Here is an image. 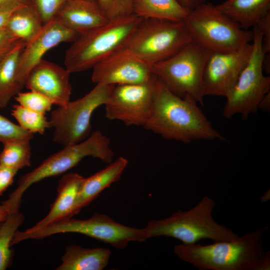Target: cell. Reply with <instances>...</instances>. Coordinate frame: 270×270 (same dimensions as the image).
I'll list each match as a JSON object with an SVG mask.
<instances>
[{
    "mask_svg": "<svg viewBox=\"0 0 270 270\" xmlns=\"http://www.w3.org/2000/svg\"><path fill=\"white\" fill-rule=\"evenodd\" d=\"M144 127L166 139L184 143L224 140L194 100L175 94L158 78L151 112Z\"/></svg>",
    "mask_w": 270,
    "mask_h": 270,
    "instance_id": "obj_1",
    "label": "cell"
},
{
    "mask_svg": "<svg viewBox=\"0 0 270 270\" xmlns=\"http://www.w3.org/2000/svg\"><path fill=\"white\" fill-rule=\"evenodd\" d=\"M262 228L230 241L210 244H181L174 253L200 270H266L270 268V252L263 250Z\"/></svg>",
    "mask_w": 270,
    "mask_h": 270,
    "instance_id": "obj_2",
    "label": "cell"
},
{
    "mask_svg": "<svg viewBox=\"0 0 270 270\" xmlns=\"http://www.w3.org/2000/svg\"><path fill=\"white\" fill-rule=\"evenodd\" d=\"M142 19L132 14L79 34L66 52L65 68L70 74L92 68L124 48Z\"/></svg>",
    "mask_w": 270,
    "mask_h": 270,
    "instance_id": "obj_3",
    "label": "cell"
},
{
    "mask_svg": "<svg viewBox=\"0 0 270 270\" xmlns=\"http://www.w3.org/2000/svg\"><path fill=\"white\" fill-rule=\"evenodd\" d=\"M215 206L213 200L206 196L188 210H178L166 218L150 220L144 228L148 238L172 237L184 244H194L202 239L214 242L236 239L238 236L232 230L217 223L212 218Z\"/></svg>",
    "mask_w": 270,
    "mask_h": 270,
    "instance_id": "obj_4",
    "label": "cell"
},
{
    "mask_svg": "<svg viewBox=\"0 0 270 270\" xmlns=\"http://www.w3.org/2000/svg\"><path fill=\"white\" fill-rule=\"evenodd\" d=\"M80 234L123 249L131 242L148 239L144 228L128 226L116 222L107 215L94 213L86 220L64 218L44 226L24 231L17 230L12 240L16 244L28 239H40L60 233Z\"/></svg>",
    "mask_w": 270,
    "mask_h": 270,
    "instance_id": "obj_5",
    "label": "cell"
},
{
    "mask_svg": "<svg viewBox=\"0 0 270 270\" xmlns=\"http://www.w3.org/2000/svg\"><path fill=\"white\" fill-rule=\"evenodd\" d=\"M183 22L192 40L212 52L234 51L253 40L252 30L243 28L210 3L189 11Z\"/></svg>",
    "mask_w": 270,
    "mask_h": 270,
    "instance_id": "obj_6",
    "label": "cell"
},
{
    "mask_svg": "<svg viewBox=\"0 0 270 270\" xmlns=\"http://www.w3.org/2000/svg\"><path fill=\"white\" fill-rule=\"evenodd\" d=\"M212 52L192 40L170 58L152 65L156 78L172 92L204 105L202 76Z\"/></svg>",
    "mask_w": 270,
    "mask_h": 270,
    "instance_id": "obj_7",
    "label": "cell"
},
{
    "mask_svg": "<svg viewBox=\"0 0 270 270\" xmlns=\"http://www.w3.org/2000/svg\"><path fill=\"white\" fill-rule=\"evenodd\" d=\"M114 156L109 138L100 130H96L80 142L64 146L32 171L22 176L18 182V187L8 198L14 202H21L24 192L32 184L66 172L84 158L92 156L110 164Z\"/></svg>",
    "mask_w": 270,
    "mask_h": 270,
    "instance_id": "obj_8",
    "label": "cell"
},
{
    "mask_svg": "<svg viewBox=\"0 0 270 270\" xmlns=\"http://www.w3.org/2000/svg\"><path fill=\"white\" fill-rule=\"evenodd\" d=\"M192 40L183 21L142 19L125 48L152 65L174 55Z\"/></svg>",
    "mask_w": 270,
    "mask_h": 270,
    "instance_id": "obj_9",
    "label": "cell"
},
{
    "mask_svg": "<svg viewBox=\"0 0 270 270\" xmlns=\"http://www.w3.org/2000/svg\"><path fill=\"white\" fill-rule=\"evenodd\" d=\"M252 29V50L250 60L234 86L226 96L223 116L230 118L240 114L246 118L256 112L264 96L270 92V77L263 74L266 54L262 48V34L256 25Z\"/></svg>",
    "mask_w": 270,
    "mask_h": 270,
    "instance_id": "obj_10",
    "label": "cell"
},
{
    "mask_svg": "<svg viewBox=\"0 0 270 270\" xmlns=\"http://www.w3.org/2000/svg\"><path fill=\"white\" fill-rule=\"evenodd\" d=\"M96 84L82 98L51 112L48 120L50 128L54 129V142L64 146L80 142L90 135L92 114L104 105L112 86Z\"/></svg>",
    "mask_w": 270,
    "mask_h": 270,
    "instance_id": "obj_11",
    "label": "cell"
},
{
    "mask_svg": "<svg viewBox=\"0 0 270 270\" xmlns=\"http://www.w3.org/2000/svg\"><path fill=\"white\" fill-rule=\"evenodd\" d=\"M156 80V76L145 82L112 86L104 105L106 118L144 127L151 112Z\"/></svg>",
    "mask_w": 270,
    "mask_h": 270,
    "instance_id": "obj_12",
    "label": "cell"
},
{
    "mask_svg": "<svg viewBox=\"0 0 270 270\" xmlns=\"http://www.w3.org/2000/svg\"><path fill=\"white\" fill-rule=\"evenodd\" d=\"M252 50V42L230 52H212L204 66L202 76L204 96L226 97L248 64Z\"/></svg>",
    "mask_w": 270,
    "mask_h": 270,
    "instance_id": "obj_13",
    "label": "cell"
},
{
    "mask_svg": "<svg viewBox=\"0 0 270 270\" xmlns=\"http://www.w3.org/2000/svg\"><path fill=\"white\" fill-rule=\"evenodd\" d=\"M152 66L124 48L96 64L92 80L108 86L145 82L156 76Z\"/></svg>",
    "mask_w": 270,
    "mask_h": 270,
    "instance_id": "obj_14",
    "label": "cell"
},
{
    "mask_svg": "<svg viewBox=\"0 0 270 270\" xmlns=\"http://www.w3.org/2000/svg\"><path fill=\"white\" fill-rule=\"evenodd\" d=\"M78 34L55 18L44 24L40 32L26 43L20 53L17 71L20 84L24 86L29 72L47 52L62 42H72Z\"/></svg>",
    "mask_w": 270,
    "mask_h": 270,
    "instance_id": "obj_15",
    "label": "cell"
},
{
    "mask_svg": "<svg viewBox=\"0 0 270 270\" xmlns=\"http://www.w3.org/2000/svg\"><path fill=\"white\" fill-rule=\"evenodd\" d=\"M70 74L66 68L42 59L29 72L24 86L44 95L54 104L64 106L72 94Z\"/></svg>",
    "mask_w": 270,
    "mask_h": 270,
    "instance_id": "obj_16",
    "label": "cell"
},
{
    "mask_svg": "<svg viewBox=\"0 0 270 270\" xmlns=\"http://www.w3.org/2000/svg\"><path fill=\"white\" fill-rule=\"evenodd\" d=\"M54 18L78 34L98 28L110 20L96 2L88 0H66Z\"/></svg>",
    "mask_w": 270,
    "mask_h": 270,
    "instance_id": "obj_17",
    "label": "cell"
},
{
    "mask_svg": "<svg viewBox=\"0 0 270 270\" xmlns=\"http://www.w3.org/2000/svg\"><path fill=\"white\" fill-rule=\"evenodd\" d=\"M128 164V160L120 156L103 170L88 178H84L72 212V218L104 190L119 180Z\"/></svg>",
    "mask_w": 270,
    "mask_h": 270,
    "instance_id": "obj_18",
    "label": "cell"
},
{
    "mask_svg": "<svg viewBox=\"0 0 270 270\" xmlns=\"http://www.w3.org/2000/svg\"><path fill=\"white\" fill-rule=\"evenodd\" d=\"M84 178L78 173L64 174L58 182L57 196L48 213L30 228H38L64 218H72V212Z\"/></svg>",
    "mask_w": 270,
    "mask_h": 270,
    "instance_id": "obj_19",
    "label": "cell"
},
{
    "mask_svg": "<svg viewBox=\"0 0 270 270\" xmlns=\"http://www.w3.org/2000/svg\"><path fill=\"white\" fill-rule=\"evenodd\" d=\"M111 252L105 248H86L72 244L66 248L57 270H102L108 265Z\"/></svg>",
    "mask_w": 270,
    "mask_h": 270,
    "instance_id": "obj_20",
    "label": "cell"
},
{
    "mask_svg": "<svg viewBox=\"0 0 270 270\" xmlns=\"http://www.w3.org/2000/svg\"><path fill=\"white\" fill-rule=\"evenodd\" d=\"M216 6L246 30L270 14V0H226Z\"/></svg>",
    "mask_w": 270,
    "mask_h": 270,
    "instance_id": "obj_21",
    "label": "cell"
},
{
    "mask_svg": "<svg viewBox=\"0 0 270 270\" xmlns=\"http://www.w3.org/2000/svg\"><path fill=\"white\" fill-rule=\"evenodd\" d=\"M26 42L20 41L0 58V108H5L23 87L18 78V66L20 53Z\"/></svg>",
    "mask_w": 270,
    "mask_h": 270,
    "instance_id": "obj_22",
    "label": "cell"
},
{
    "mask_svg": "<svg viewBox=\"0 0 270 270\" xmlns=\"http://www.w3.org/2000/svg\"><path fill=\"white\" fill-rule=\"evenodd\" d=\"M188 13L178 0H134L133 14L143 19L180 22Z\"/></svg>",
    "mask_w": 270,
    "mask_h": 270,
    "instance_id": "obj_23",
    "label": "cell"
},
{
    "mask_svg": "<svg viewBox=\"0 0 270 270\" xmlns=\"http://www.w3.org/2000/svg\"><path fill=\"white\" fill-rule=\"evenodd\" d=\"M43 26L36 8L29 4L19 7L13 12L6 28L13 36L26 43L40 32Z\"/></svg>",
    "mask_w": 270,
    "mask_h": 270,
    "instance_id": "obj_24",
    "label": "cell"
},
{
    "mask_svg": "<svg viewBox=\"0 0 270 270\" xmlns=\"http://www.w3.org/2000/svg\"><path fill=\"white\" fill-rule=\"evenodd\" d=\"M19 208L20 206H13L6 218L0 223V270H6L12 264V242L18 228L24 220Z\"/></svg>",
    "mask_w": 270,
    "mask_h": 270,
    "instance_id": "obj_25",
    "label": "cell"
},
{
    "mask_svg": "<svg viewBox=\"0 0 270 270\" xmlns=\"http://www.w3.org/2000/svg\"><path fill=\"white\" fill-rule=\"evenodd\" d=\"M29 140H13L3 144L0 164L18 170L31 164L32 150Z\"/></svg>",
    "mask_w": 270,
    "mask_h": 270,
    "instance_id": "obj_26",
    "label": "cell"
},
{
    "mask_svg": "<svg viewBox=\"0 0 270 270\" xmlns=\"http://www.w3.org/2000/svg\"><path fill=\"white\" fill-rule=\"evenodd\" d=\"M12 115L20 126L31 133L43 134L46 130L50 128L49 120L44 114L30 110L19 104L13 106Z\"/></svg>",
    "mask_w": 270,
    "mask_h": 270,
    "instance_id": "obj_27",
    "label": "cell"
},
{
    "mask_svg": "<svg viewBox=\"0 0 270 270\" xmlns=\"http://www.w3.org/2000/svg\"><path fill=\"white\" fill-rule=\"evenodd\" d=\"M20 106L30 110L46 114L50 110L53 103L40 93L30 90L27 92H19L14 97Z\"/></svg>",
    "mask_w": 270,
    "mask_h": 270,
    "instance_id": "obj_28",
    "label": "cell"
},
{
    "mask_svg": "<svg viewBox=\"0 0 270 270\" xmlns=\"http://www.w3.org/2000/svg\"><path fill=\"white\" fill-rule=\"evenodd\" d=\"M108 20L133 14L134 0H96Z\"/></svg>",
    "mask_w": 270,
    "mask_h": 270,
    "instance_id": "obj_29",
    "label": "cell"
},
{
    "mask_svg": "<svg viewBox=\"0 0 270 270\" xmlns=\"http://www.w3.org/2000/svg\"><path fill=\"white\" fill-rule=\"evenodd\" d=\"M33 138L34 134L0 114V142L2 144L13 140H31Z\"/></svg>",
    "mask_w": 270,
    "mask_h": 270,
    "instance_id": "obj_30",
    "label": "cell"
},
{
    "mask_svg": "<svg viewBox=\"0 0 270 270\" xmlns=\"http://www.w3.org/2000/svg\"><path fill=\"white\" fill-rule=\"evenodd\" d=\"M66 0H32L43 24L56 17L58 12Z\"/></svg>",
    "mask_w": 270,
    "mask_h": 270,
    "instance_id": "obj_31",
    "label": "cell"
},
{
    "mask_svg": "<svg viewBox=\"0 0 270 270\" xmlns=\"http://www.w3.org/2000/svg\"><path fill=\"white\" fill-rule=\"evenodd\" d=\"M21 40L13 36L6 28L0 30V58L13 48Z\"/></svg>",
    "mask_w": 270,
    "mask_h": 270,
    "instance_id": "obj_32",
    "label": "cell"
},
{
    "mask_svg": "<svg viewBox=\"0 0 270 270\" xmlns=\"http://www.w3.org/2000/svg\"><path fill=\"white\" fill-rule=\"evenodd\" d=\"M18 171L0 164V196L12 184Z\"/></svg>",
    "mask_w": 270,
    "mask_h": 270,
    "instance_id": "obj_33",
    "label": "cell"
},
{
    "mask_svg": "<svg viewBox=\"0 0 270 270\" xmlns=\"http://www.w3.org/2000/svg\"><path fill=\"white\" fill-rule=\"evenodd\" d=\"M262 34V48L266 54L270 52V14L266 15L258 24Z\"/></svg>",
    "mask_w": 270,
    "mask_h": 270,
    "instance_id": "obj_34",
    "label": "cell"
},
{
    "mask_svg": "<svg viewBox=\"0 0 270 270\" xmlns=\"http://www.w3.org/2000/svg\"><path fill=\"white\" fill-rule=\"evenodd\" d=\"M22 6L23 5L14 4L0 8V30L6 27L13 12Z\"/></svg>",
    "mask_w": 270,
    "mask_h": 270,
    "instance_id": "obj_35",
    "label": "cell"
},
{
    "mask_svg": "<svg viewBox=\"0 0 270 270\" xmlns=\"http://www.w3.org/2000/svg\"><path fill=\"white\" fill-rule=\"evenodd\" d=\"M14 206L8 199L2 202L0 204V222L6 218Z\"/></svg>",
    "mask_w": 270,
    "mask_h": 270,
    "instance_id": "obj_36",
    "label": "cell"
},
{
    "mask_svg": "<svg viewBox=\"0 0 270 270\" xmlns=\"http://www.w3.org/2000/svg\"><path fill=\"white\" fill-rule=\"evenodd\" d=\"M188 12L198 5L206 2V0H178Z\"/></svg>",
    "mask_w": 270,
    "mask_h": 270,
    "instance_id": "obj_37",
    "label": "cell"
},
{
    "mask_svg": "<svg viewBox=\"0 0 270 270\" xmlns=\"http://www.w3.org/2000/svg\"><path fill=\"white\" fill-rule=\"evenodd\" d=\"M29 4H32V0H0V8L10 5H24Z\"/></svg>",
    "mask_w": 270,
    "mask_h": 270,
    "instance_id": "obj_38",
    "label": "cell"
},
{
    "mask_svg": "<svg viewBox=\"0 0 270 270\" xmlns=\"http://www.w3.org/2000/svg\"><path fill=\"white\" fill-rule=\"evenodd\" d=\"M258 108H260L266 112L270 110V92L266 94L260 100Z\"/></svg>",
    "mask_w": 270,
    "mask_h": 270,
    "instance_id": "obj_39",
    "label": "cell"
},
{
    "mask_svg": "<svg viewBox=\"0 0 270 270\" xmlns=\"http://www.w3.org/2000/svg\"><path fill=\"white\" fill-rule=\"evenodd\" d=\"M88 0L96 2V0Z\"/></svg>",
    "mask_w": 270,
    "mask_h": 270,
    "instance_id": "obj_40",
    "label": "cell"
}]
</instances>
